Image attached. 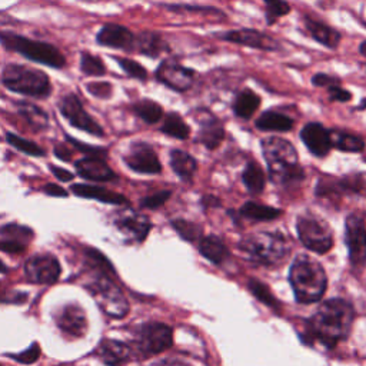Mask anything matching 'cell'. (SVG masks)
Listing matches in <instances>:
<instances>
[{"label":"cell","mask_w":366,"mask_h":366,"mask_svg":"<svg viewBox=\"0 0 366 366\" xmlns=\"http://www.w3.org/2000/svg\"><path fill=\"white\" fill-rule=\"evenodd\" d=\"M118 226L122 232L128 233L137 242H142L151 231V222L148 221V217L136 213H128L121 216L118 221Z\"/></svg>","instance_id":"obj_27"},{"label":"cell","mask_w":366,"mask_h":366,"mask_svg":"<svg viewBox=\"0 0 366 366\" xmlns=\"http://www.w3.org/2000/svg\"><path fill=\"white\" fill-rule=\"evenodd\" d=\"M216 38L228 43L262 50V52H279L282 49V45L278 39L272 38V36H269L262 30L250 29V27L226 30L224 33L216 34Z\"/></svg>","instance_id":"obj_10"},{"label":"cell","mask_w":366,"mask_h":366,"mask_svg":"<svg viewBox=\"0 0 366 366\" xmlns=\"http://www.w3.org/2000/svg\"><path fill=\"white\" fill-rule=\"evenodd\" d=\"M261 103H262L261 96L256 92H253L252 89L246 88L235 96L232 103V111L239 119L249 121L256 112H258Z\"/></svg>","instance_id":"obj_24"},{"label":"cell","mask_w":366,"mask_h":366,"mask_svg":"<svg viewBox=\"0 0 366 366\" xmlns=\"http://www.w3.org/2000/svg\"><path fill=\"white\" fill-rule=\"evenodd\" d=\"M76 170L78 173L88 179L95 182H109L116 179L115 172L109 168V165L103 161V158L99 156H89L85 159H81L76 162Z\"/></svg>","instance_id":"obj_20"},{"label":"cell","mask_w":366,"mask_h":366,"mask_svg":"<svg viewBox=\"0 0 366 366\" xmlns=\"http://www.w3.org/2000/svg\"><path fill=\"white\" fill-rule=\"evenodd\" d=\"M89 289L90 295L95 298V301L106 315L121 319L128 313V301L112 280L100 278L93 282Z\"/></svg>","instance_id":"obj_9"},{"label":"cell","mask_w":366,"mask_h":366,"mask_svg":"<svg viewBox=\"0 0 366 366\" xmlns=\"http://www.w3.org/2000/svg\"><path fill=\"white\" fill-rule=\"evenodd\" d=\"M199 252L212 264H222L228 256V248L216 236H206L199 243Z\"/></svg>","instance_id":"obj_32"},{"label":"cell","mask_w":366,"mask_h":366,"mask_svg":"<svg viewBox=\"0 0 366 366\" xmlns=\"http://www.w3.org/2000/svg\"><path fill=\"white\" fill-rule=\"evenodd\" d=\"M55 155H56V158H59V159H62L65 162H69V159H70V152H69V149L66 148L65 144H57L56 146Z\"/></svg>","instance_id":"obj_54"},{"label":"cell","mask_w":366,"mask_h":366,"mask_svg":"<svg viewBox=\"0 0 366 366\" xmlns=\"http://www.w3.org/2000/svg\"><path fill=\"white\" fill-rule=\"evenodd\" d=\"M172 226L177 231V233L187 240H195L201 238L202 235V228L194 222L183 221V219H177V221L172 222Z\"/></svg>","instance_id":"obj_41"},{"label":"cell","mask_w":366,"mask_h":366,"mask_svg":"<svg viewBox=\"0 0 366 366\" xmlns=\"http://www.w3.org/2000/svg\"><path fill=\"white\" fill-rule=\"evenodd\" d=\"M312 85L316 88H329L334 85H341V79L332 75H327V73H316L312 76Z\"/></svg>","instance_id":"obj_49"},{"label":"cell","mask_w":366,"mask_h":366,"mask_svg":"<svg viewBox=\"0 0 366 366\" xmlns=\"http://www.w3.org/2000/svg\"><path fill=\"white\" fill-rule=\"evenodd\" d=\"M96 42L103 48L133 52L136 36L126 26L118 23H106L99 29L96 34Z\"/></svg>","instance_id":"obj_16"},{"label":"cell","mask_w":366,"mask_h":366,"mask_svg":"<svg viewBox=\"0 0 366 366\" xmlns=\"http://www.w3.org/2000/svg\"><path fill=\"white\" fill-rule=\"evenodd\" d=\"M248 287H249V290L252 292V295H253L255 298H258V299H259L262 304H265L266 306L273 308V309H278V308H279V304H278V301L275 299V297L272 295V292H271L262 282L256 280V279H252V280H249Z\"/></svg>","instance_id":"obj_40"},{"label":"cell","mask_w":366,"mask_h":366,"mask_svg":"<svg viewBox=\"0 0 366 366\" xmlns=\"http://www.w3.org/2000/svg\"><path fill=\"white\" fill-rule=\"evenodd\" d=\"M166 9L173 11V12H180V11H187V12H192V13H215V12H221L219 9L215 8H209V6H191V5H168Z\"/></svg>","instance_id":"obj_50"},{"label":"cell","mask_w":366,"mask_h":366,"mask_svg":"<svg viewBox=\"0 0 366 366\" xmlns=\"http://www.w3.org/2000/svg\"><path fill=\"white\" fill-rule=\"evenodd\" d=\"M52 173L62 182H69L73 179V173H70L69 170L63 169V168H57V166H50Z\"/></svg>","instance_id":"obj_53"},{"label":"cell","mask_w":366,"mask_h":366,"mask_svg":"<svg viewBox=\"0 0 366 366\" xmlns=\"http://www.w3.org/2000/svg\"><path fill=\"white\" fill-rule=\"evenodd\" d=\"M170 166L173 172L183 180H191L198 169V163L192 155L185 151L173 149L170 152Z\"/></svg>","instance_id":"obj_28"},{"label":"cell","mask_w":366,"mask_h":366,"mask_svg":"<svg viewBox=\"0 0 366 366\" xmlns=\"http://www.w3.org/2000/svg\"><path fill=\"white\" fill-rule=\"evenodd\" d=\"M262 154L269 175L276 183H290L304 177L295 146L286 139L272 136L262 140Z\"/></svg>","instance_id":"obj_3"},{"label":"cell","mask_w":366,"mask_h":366,"mask_svg":"<svg viewBox=\"0 0 366 366\" xmlns=\"http://www.w3.org/2000/svg\"><path fill=\"white\" fill-rule=\"evenodd\" d=\"M96 353L107 366H119L128 362V359L130 358L129 346L112 339L102 341L96 349Z\"/></svg>","instance_id":"obj_23"},{"label":"cell","mask_w":366,"mask_h":366,"mask_svg":"<svg viewBox=\"0 0 366 366\" xmlns=\"http://www.w3.org/2000/svg\"><path fill=\"white\" fill-rule=\"evenodd\" d=\"M132 109L135 115L148 125H155L161 122L165 116L163 107L156 100L152 99H140L133 103Z\"/></svg>","instance_id":"obj_30"},{"label":"cell","mask_w":366,"mask_h":366,"mask_svg":"<svg viewBox=\"0 0 366 366\" xmlns=\"http://www.w3.org/2000/svg\"><path fill=\"white\" fill-rule=\"evenodd\" d=\"M265 182H266V179H265V173H264L262 168L253 162L249 163L243 172V183L249 189V192L261 194L265 188Z\"/></svg>","instance_id":"obj_35"},{"label":"cell","mask_w":366,"mask_h":366,"mask_svg":"<svg viewBox=\"0 0 366 366\" xmlns=\"http://www.w3.org/2000/svg\"><path fill=\"white\" fill-rule=\"evenodd\" d=\"M86 89L90 95L99 99H109L112 96V85L107 82H92L86 85Z\"/></svg>","instance_id":"obj_45"},{"label":"cell","mask_w":366,"mask_h":366,"mask_svg":"<svg viewBox=\"0 0 366 366\" xmlns=\"http://www.w3.org/2000/svg\"><path fill=\"white\" fill-rule=\"evenodd\" d=\"M12 359H15L16 362L19 363H25V365H30V363H34L36 360L39 359L41 356V346L38 344H33L29 349H26L25 352H20V353H13V355H9Z\"/></svg>","instance_id":"obj_43"},{"label":"cell","mask_w":366,"mask_h":366,"mask_svg":"<svg viewBox=\"0 0 366 366\" xmlns=\"http://www.w3.org/2000/svg\"><path fill=\"white\" fill-rule=\"evenodd\" d=\"M86 256H88V259L95 265V266H97V268H100L102 271H104V272H107V273H115V271H114V268H112V265H111V262H109L104 256L100 253V252H97L96 249H88L86 250Z\"/></svg>","instance_id":"obj_44"},{"label":"cell","mask_w":366,"mask_h":366,"mask_svg":"<svg viewBox=\"0 0 366 366\" xmlns=\"http://www.w3.org/2000/svg\"><path fill=\"white\" fill-rule=\"evenodd\" d=\"M365 109H366V99H363L362 103L358 106V111H365Z\"/></svg>","instance_id":"obj_57"},{"label":"cell","mask_w":366,"mask_h":366,"mask_svg":"<svg viewBox=\"0 0 366 366\" xmlns=\"http://www.w3.org/2000/svg\"><path fill=\"white\" fill-rule=\"evenodd\" d=\"M240 215L250 219V221H272V219H276L282 215V210L266 205L248 202L242 206Z\"/></svg>","instance_id":"obj_34"},{"label":"cell","mask_w":366,"mask_h":366,"mask_svg":"<svg viewBox=\"0 0 366 366\" xmlns=\"http://www.w3.org/2000/svg\"><path fill=\"white\" fill-rule=\"evenodd\" d=\"M135 50L151 59H156L161 55H163L166 50H169V48L166 41L163 39V36L159 32L144 30L136 36Z\"/></svg>","instance_id":"obj_21"},{"label":"cell","mask_w":366,"mask_h":366,"mask_svg":"<svg viewBox=\"0 0 366 366\" xmlns=\"http://www.w3.org/2000/svg\"><path fill=\"white\" fill-rule=\"evenodd\" d=\"M6 140L9 144H12L13 148H16L18 151L29 155V156H43L45 151L41 148L39 144H36L34 142H30L25 137H20L12 132L6 133Z\"/></svg>","instance_id":"obj_39"},{"label":"cell","mask_w":366,"mask_h":366,"mask_svg":"<svg viewBox=\"0 0 366 366\" xmlns=\"http://www.w3.org/2000/svg\"><path fill=\"white\" fill-rule=\"evenodd\" d=\"M0 366H4V365H0Z\"/></svg>","instance_id":"obj_58"},{"label":"cell","mask_w":366,"mask_h":366,"mask_svg":"<svg viewBox=\"0 0 366 366\" xmlns=\"http://www.w3.org/2000/svg\"><path fill=\"white\" fill-rule=\"evenodd\" d=\"M345 232L351 264L355 266L363 265L366 262V224L359 213L346 217Z\"/></svg>","instance_id":"obj_12"},{"label":"cell","mask_w":366,"mask_h":366,"mask_svg":"<svg viewBox=\"0 0 366 366\" xmlns=\"http://www.w3.org/2000/svg\"><path fill=\"white\" fill-rule=\"evenodd\" d=\"M139 348L149 353H161L166 349H169L173 344V332L172 329L165 323H146L140 327L139 337H137Z\"/></svg>","instance_id":"obj_13"},{"label":"cell","mask_w":366,"mask_h":366,"mask_svg":"<svg viewBox=\"0 0 366 366\" xmlns=\"http://www.w3.org/2000/svg\"><path fill=\"white\" fill-rule=\"evenodd\" d=\"M301 139L308 151L318 158H325L332 149L331 132L319 122L306 123L301 130Z\"/></svg>","instance_id":"obj_18"},{"label":"cell","mask_w":366,"mask_h":366,"mask_svg":"<svg viewBox=\"0 0 366 366\" xmlns=\"http://www.w3.org/2000/svg\"><path fill=\"white\" fill-rule=\"evenodd\" d=\"M26 278L39 285H53L60 276V265L53 255H36L26 262Z\"/></svg>","instance_id":"obj_14"},{"label":"cell","mask_w":366,"mask_h":366,"mask_svg":"<svg viewBox=\"0 0 366 366\" xmlns=\"http://www.w3.org/2000/svg\"><path fill=\"white\" fill-rule=\"evenodd\" d=\"M264 4L266 25L269 26H273L280 18L287 16L292 11L286 0H264Z\"/></svg>","instance_id":"obj_37"},{"label":"cell","mask_w":366,"mask_h":366,"mask_svg":"<svg viewBox=\"0 0 366 366\" xmlns=\"http://www.w3.org/2000/svg\"><path fill=\"white\" fill-rule=\"evenodd\" d=\"M225 139V128L217 118L208 114L205 119L201 121V130L198 140L206 146L208 149H216Z\"/></svg>","instance_id":"obj_22"},{"label":"cell","mask_w":366,"mask_h":366,"mask_svg":"<svg viewBox=\"0 0 366 366\" xmlns=\"http://www.w3.org/2000/svg\"><path fill=\"white\" fill-rule=\"evenodd\" d=\"M43 192L49 196H55V198H65L67 196V191L63 189L62 187L56 185V183H48V185L43 188Z\"/></svg>","instance_id":"obj_52"},{"label":"cell","mask_w":366,"mask_h":366,"mask_svg":"<svg viewBox=\"0 0 366 366\" xmlns=\"http://www.w3.org/2000/svg\"><path fill=\"white\" fill-rule=\"evenodd\" d=\"M56 323L60 331L70 338H82L88 332L86 313L76 304L63 306L56 316Z\"/></svg>","instance_id":"obj_17"},{"label":"cell","mask_w":366,"mask_h":366,"mask_svg":"<svg viewBox=\"0 0 366 366\" xmlns=\"http://www.w3.org/2000/svg\"><path fill=\"white\" fill-rule=\"evenodd\" d=\"M66 140L70 142L73 146H75L76 149H79L81 152L89 155V156H104L106 155V151L103 148H97V146H89V144H85L83 142H79L76 139H73L72 136H66Z\"/></svg>","instance_id":"obj_46"},{"label":"cell","mask_w":366,"mask_h":366,"mask_svg":"<svg viewBox=\"0 0 366 366\" xmlns=\"http://www.w3.org/2000/svg\"><path fill=\"white\" fill-rule=\"evenodd\" d=\"M245 259L262 265H276L289 253L287 240L279 233H253L239 243Z\"/></svg>","instance_id":"obj_6"},{"label":"cell","mask_w":366,"mask_h":366,"mask_svg":"<svg viewBox=\"0 0 366 366\" xmlns=\"http://www.w3.org/2000/svg\"><path fill=\"white\" fill-rule=\"evenodd\" d=\"M18 112L19 115L36 130H43L49 125V116L48 114L30 102H18Z\"/></svg>","instance_id":"obj_29"},{"label":"cell","mask_w":366,"mask_h":366,"mask_svg":"<svg viewBox=\"0 0 366 366\" xmlns=\"http://www.w3.org/2000/svg\"><path fill=\"white\" fill-rule=\"evenodd\" d=\"M0 250L6 252V253L18 255V253H23L26 250V246L22 242H18V240L6 238L4 240H0Z\"/></svg>","instance_id":"obj_51"},{"label":"cell","mask_w":366,"mask_h":366,"mask_svg":"<svg viewBox=\"0 0 366 366\" xmlns=\"http://www.w3.org/2000/svg\"><path fill=\"white\" fill-rule=\"evenodd\" d=\"M358 50H359V53H360L363 57H366V41H362V42L359 43Z\"/></svg>","instance_id":"obj_55"},{"label":"cell","mask_w":366,"mask_h":366,"mask_svg":"<svg viewBox=\"0 0 366 366\" xmlns=\"http://www.w3.org/2000/svg\"><path fill=\"white\" fill-rule=\"evenodd\" d=\"M304 26L311 38L329 50H337L342 42V33L327 23L311 16H304Z\"/></svg>","instance_id":"obj_19"},{"label":"cell","mask_w":366,"mask_h":366,"mask_svg":"<svg viewBox=\"0 0 366 366\" xmlns=\"http://www.w3.org/2000/svg\"><path fill=\"white\" fill-rule=\"evenodd\" d=\"M169 198H170V192L162 191V192H158L155 195H151L148 198H144L142 201V206L146 208V209H158L162 205H165Z\"/></svg>","instance_id":"obj_48"},{"label":"cell","mask_w":366,"mask_h":366,"mask_svg":"<svg viewBox=\"0 0 366 366\" xmlns=\"http://www.w3.org/2000/svg\"><path fill=\"white\" fill-rule=\"evenodd\" d=\"M59 111L73 128L81 129L97 137H102L104 135L102 126L85 111L83 103L75 93H67L62 97V100L59 102Z\"/></svg>","instance_id":"obj_11"},{"label":"cell","mask_w":366,"mask_h":366,"mask_svg":"<svg viewBox=\"0 0 366 366\" xmlns=\"http://www.w3.org/2000/svg\"><path fill=\"white\" fill-rule=\"evenodd\" d=\"M298 235L304 246L316 253H326L334 246L332 229L316 215L305 213L298 217Z\"/></svg>","instance_id":"obj_7"},{"label":"cell","mask_w":366,"mask_h":366,"mask_svg":"<svg viewBox=\"0 0 366 366\" xmlns=\"http://www.w3.org/2000/svg\"><path fill=\"white\" fill-rule=\"evenodd\" d=\"M155 78L168 89L177 93H185L194 88L198 73L192 67L182 65L175 59H165L158 66Z\"/></svg>","instance_id":"obj_8"},{"label":"cell","mask_w":366,"mask_h":366,"mask_svg":"<svg viewBox=\"0 0 366 366\" xmlns=\"http://www.w3.org/2000/svg\"><path fill=\"white\" fill-rule=\"evenodd\" d=\"M114 59L118 62V65L122 67V70L129 78L140 81V82L148 81L149 73H148V70H146V67L143 65H140L139 62L129 59V57H119V56H115Z\"/></svg>","instance_id":"obj_38"},{"label":"cell","mask_w":366,"mask_h":366,"mask_svg":"<svg viewBox=\"0 0 366 366\" xmlns=\"http://www.w3.org/2000/svg\"><path fill=\"white\" fill-rule=\"evenodd\" d=\"M0 45L9 52H15L34 63L45 65L52 69H63L66 65V57L55 45L29 39L15 32H0Z\"/></svg>","instance_id":"obj_4"},{"label":"cell","mask_w":366,"mask_h":366,"mask_svg":"<svg viewBox=\"0 0 366 366\" xmlns=\"http://www.w3.org/2000/svg\"><path fill=\"white\" fill-rule=\"evenodd\" d=\"M0 273H8V266L0 261Z\"/></svg>","instance_id":"obj_56"},{"label":"cell","mask_w":366,"mask_h":366,"mask_svg":"<svg viewBox=\"0 0 366 366\" xmlns=\"http://www.w3.org/2000/svg\"><path fill=\"white\" fill-rule=\"evenodd\" d=\"M163 118V125L161 128L162 133L179 140H187L191 136L189 125L177 112H169Z\"/></svg>","instance_id":"obj_33"},{"label":"cell","mask_w":366,"mask_h":366,"mask_svg":"<svg viewBox=\"0 0 366 366\" xmlns=\"http://www.w3.org/2000/svg\"><path fill=\"white\" fill-rule=\"evenodd\" d=\"M0 233L6 236L8 239H13V240H18L22 243H25L26 240H30L33 238V232L29 228L16 225V224L5 225L2 229H0Z\"/></svg>","instance_id":"obj_42"},{"label":"cell","mask_w":366,"mask_h":366,"mask_svg":"<svg viewBox=\"0 0 366 366\" xmlns=\"http://www.w3.org/2000/svg\"><path fill=\"white\" fill-rule=\"evenodd\" d=\"M327 95H329V99H331L332 102H339V103H346V102H351L353 95L351 90L342 88L341 85H334V86H329L327 88Z\"/></svg>","instance_id":"obj_47"},{"label":"cell","mask_w":366,"mask_h":366,"mask_svg":"<svg viewBox=\"0 0 366 366\" xmlns=\"http://www.w3.org/2000/svg\"><path fill=\"white\" fill-rule=\"evenodd\" d=\"M125 162L132 170L143 175H156L162 170L156 152L149 143L144 142H135L130 146L129 154L125 156Z\"/></svg>","instance_id":"obj_15"},{"label":"cell","mask_w":366,"mask_h":366,"mask_svg":"<svg viewBox=\"0 0 366 366\" xmlns=\"http://www.w3.org/2000/svg\"><path fill=\"white\" fill-rule=\"evenodd\" d=\"M2 83L6 89L36 99H46L52 95L50 78L41 69L12 63L2 72Z\"/></svg>","instance_id":"obj_5"},{"label":"cell","mask_w":366,"mask_h":366,"mask_svg":"<svg viewBox=\"0 0 366 366\" xmlns=\"http://www.w3.org/2000/svg\"><path fill=\"white\" fill-rule=\"evenodd\" d=\"M81 70L83 75L92 78H102L107 72L102 59L88 52L81 53Z\"/></svg>","instance_id":"obj_36"},{"label":"cell","mask_w":366,"mask_h":366,"mask_svg":"<svg viewBox=\"0 0 366 366\" xmlns=\"http://www.w3.org/2000/svg\"><path fill=\"white\" fill-rule=\"evenodd\" d=\"M294 119L278 111H266L255 122L256 129L262 132H289L294 129Z\"/></svg>","instance_id":"obj_26"},{"label":"cell","mask_w":366,"mask_h":366,"mask_svg":"<svg viewBox=\"0 0 366 366\" xmlns=\"http://www.w3.org/2000/svg\"><path fill=\"white\" fill-rule=\"evenodd\" d=\"M289 279L297 301L305 305L320 301L327 286V278L322 265L308 255H299L294 261Z\"/></svg>","instance_id":"obj_2"},{"label":"cell","mask_w":366,"mask_h":366,"mask_svg":"<svg viewBox=\"0 0 366 366\" xmlns=\"http://www.w3.org/2000/svg\"><path fill=\"white\" fill-rule=\"evenodd\" d=\"M329 132H331L332 148L338 151L359 154L365 149V140L358 135L344 132V130H329Z\"/></svg>","instance_id":"obj_31"},{"label":"cell","mask_w":366,"mask_h":366,"mask_svg":"<svg viewBox=\"0 0 366 366\" xmlns=\"http://www.w3.org/2000/svg\"><path fill=\"white\" fill-rule=\"evenodd\" d=\"M70 189L78 196L88 198V199H96L99 202L109 203V205H126L128 203V199L123 195L107 191L100 187H95V185H73Z\"/></svg>","instance_id":"obj_25"},{"label":"cell","mask_w":366,"mask_h":366,"mask_svg":"<svg viewBox=\"0 0 366 366\" xmlns=\"http://www.w3.org/2000/svg\"><path fill=\"white\" fill-rule=\"evenodd\" d=\"M353 320V309L344 299H331L322 304L308 322V334L327 348H334L345 339Z\"/></svg>","instance_id":"obj_1"}]
</instances>
